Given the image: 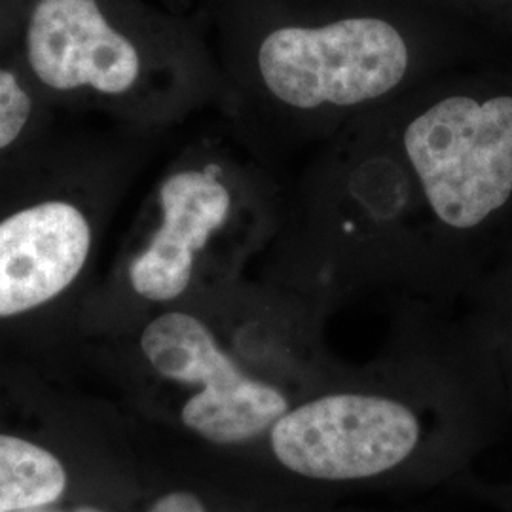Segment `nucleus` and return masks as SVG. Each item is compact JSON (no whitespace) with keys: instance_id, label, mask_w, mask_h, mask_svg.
Instances as JSON below:
<instances>
[{"instance_id":"nucleus-1","label":"nucleus","mask_w":512,"mask_h":512,"mask_svg":"<svg viewBox=\"0 0 512 512\" xmlns=\"http://www.w3.org/2000/svg\"><path fill=\"white\" fill-rule=\"evenodd\" d=\"M222 78L220 124L274 171L446 73L461 23L433 0H179Z\"/></svg>"},{"instance_id":"nucleus-10","label":"nucleus","mask_w":512,"mask_h":512,"mask_svg":"<svg viewBox=\"0 0 512 512\" xmlns=\"http://www.w3.org/2000/svg\"><path fill=\"white\" fill-rule=\"evenodd\" d=\"M25 2L27 0H0V59L18 52Z\"/></svg>"},{"instance_id":"nucleus-6","label":"nucleus","mask_w":512,"mask_h":512,"mask_svg":"<svg viewBox=\"0 0 512 512\" xmlns=\"http://www.w3.org/2000/svg\"><path fill=\"white\" fill-rule=\"evenodd\" d=\"M169 133L55 126L0 160V330L65 306Z\"/></svg>"},{"instance_id":"nucleus-2","label":"nucleus","mask_w":512,"mask_h":512,"mask_svg":"<svg viewBox=\"0 0 512 512\" xmlns=\"http://www.w3.org/2000/svg\"><path fill=\"white\" fill-rule=\"evenodd\" d=\"M456 344L431 304L393 298L384 348L340 361L234 465L266 484L327 501L429 490L452 452Z\"/></svg>"},{"instance_id":"nucleus-5","label":"nucleus","mask_w":512,"mask_h":512,"mask_svg":"<svg viewBox=\"0 0 512 512\" xmlns=\"http://www.w3.org/2000/svg\"><path fill=\"white\" fill-rule=\"evenodd\" d=\"M18 59L59 116L171 133L222 103L202 23L148 0H27Z\"/></svg>"},{"instance_id":"nucleus-7","label":"nucleus","mask_w":512,"mask_h":512,"mask_svg":"<svg viewBox=\"0 0 512 512\" xmlns=\"http://www.w3.org/2000/svg\"><path fill=\"white\" fill-rule=\"evenodd\" d=\"M418 194L416 298L431 304L458 283L465 243L512 202V93L437 74L385 105Z\"/></svg>"},{"instance_id":"nucleus-8","label":"nucleus","mask_w":512,"mask_h":512,"mask_svg":"<svg viewBox=\"0 0 512 512\" xmlns=\"http://www.w3.org/2000/svg\"><path fill=\"white\" fill-rule=\"evenodd\" d=\"M67 488V467L50 448L0 433V512L55 505Z\"/></svg>"},{"instance_id":"nucleus-4","label":"nucleus","mask_w":512,"mask_h":512,"mask_svg":"<svg viewBox=\"0 0 512 512\" xmlns=\"http://www.w3.org/2000/svg\"><path fill=\"white\" fill-rule=\"evenodd\" d=\"M418 220L414 179L382 107L304 158L255 277L327 321L366 294L416 298Z\"/></svg>"},{"instance_id":"nucleus-9","label":"nucleus","mask_w":512,"mask_h":512,"mask_svg":"<svg viewBox=\"0 0 512 512\" xmlns=\"http://www.w3.org/2000/svg\"><path fill=\"white\" fill-rule=\"evenodd\" d=\"M57 118L23 73L18 52L0 59V160L52 131Z\"/></svg>"},{"instance_id":"nucleus-3","label":"nucleus","mask_w":512,"mask_h":512,"mask_svg":"<svg viewBox=\"0 0 512 512\" xmlns=\"http://www.w3.org/2000/svg\"><path fill=\"white\" fill-rule=\"evenodd\" d=\"M289 186L220 124L160 169L122 238L95 323L135 327L156 311L219 293L247 277L272 243Z\"/></svg>"},{"instance_id":"nucleus-12","label":"nucleus","mask_w":512,"mask_h":512,"mask_svg":"<svg viewBox=\"0 0 512 512\" xmlns=\"http://www.w3.org/2000/svg\"><path fill=\"white\" fill-rule=\"evenodd\" d=\"M164 6H167L169 10H175L177 12V8H179V0H160Z\"/></svg>"},{"instance_id":"nucleus-11","label":"nucleus","mask_w":512,"mask_h":512,"mask_svg":"<svg viewBox=\"0 0 512 512\" xmlns=\"http://www.w3.org/2000/svg\"><path fill=\"white\" fill-rule=\"evenodd\" d=\"M19 512H107L101 511V509H95V507H78V509H73V511H57L54 509V505H46V507H35V509H25V511Z\"/></svg>"}]
</instances>
